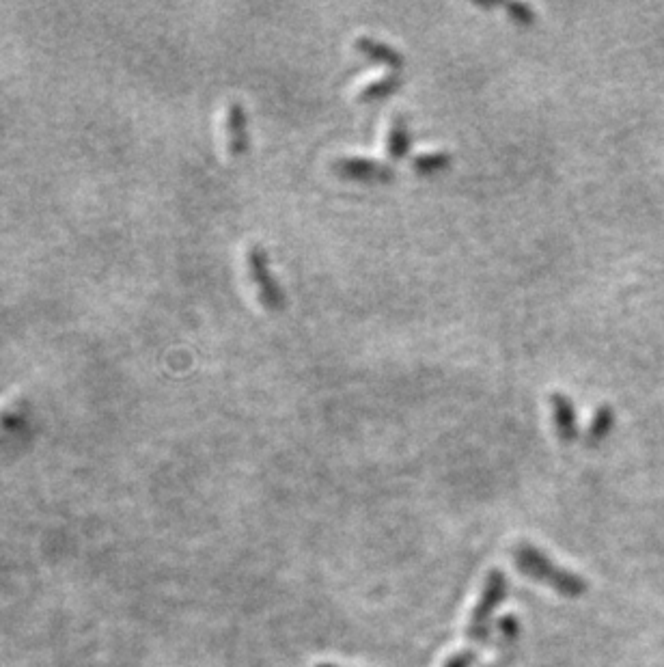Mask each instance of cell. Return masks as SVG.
<instances>
[{
	"instance_id": "cell-14",
	"label": "cell",
	"mask_w": 664,
	"mask_h": 667,
	"mask_svg": "<svg viewBox=\"0 0 664 667\" xmlns=\"http://www.w3.org/2000/svg\"><path fill=\"white\" fill-rule=\"evenodd\" d=\"M477 655H479V650L464 648L460 652H455V655H451L442 667H473V663L477 661Z\"/></svg>"
},
{
	"instance_id": "cell-3",
	"label": "cell",
	"mask_w": 664,
	"mask_h": 667,
	"mask_svg": "<svg viewBox=\"0 0 664 667\" xmlns=\"http://www.w3.org/2000/svg\"><path fill=\"white\" fill-rule=\"evenodd\" d=\"M246 268L248 272H251V279L255 283L261 303L270 309H279L285 301V296H283L281 285L276 283L272 270H270L268 253L255 244V247H251L246 253Z\"/></svg>"
},
{
	"instance_id": "cell-13",
	"label": "cell",
	"mask_w": 664,
	"mask_h": 667,
	"mask_svg": "<svg viewBox=\"0 0 664 667\" xmlns=\"http://www.w3.org/2000/svg\"><path fill=\"white\" fill-rule=\"evenodd\" d=\"M451 165V154L449 152H425V154H419V156H414L412 160V167L425 173V175H430V173H438L442 169H447Z\"/></svg>"
},
{
	"instance_id": "cell-16",
	"label": "cell",
	"mask_w": 664,
	"mask_h": 667,
	"mask_svg": "<svg viewBox=\"0 0 664 667\" xmlns=\"http://www.w3.org/2000/svg\"><path fill=\"white\" fill-rule=\"evenodd\" d=\"M315 667H341L337 663H320V665H315Z\"/></svg>"
},
{
	"instance_id": "cell-10",
	"label": "cell",
	"mask_w": 664,
	"mask_h": 667,
	"mask_svg": "<svg viewBox=\"0 0 664 667\" xmlns=\"http://www.w3.org/2000/svg\"><path fill=\"white\" fill-rule=\"evenodd\" d=\"M386 147H389V154L393 158H401L408 154L410 149V130L406 119L401 115H395L391 121V128L389 134H386Z\"/></svg>"
},
{
	"instance_id": "cell-5",
	"label": "cell",
	"mask_w": 664,
	"mask_h": 667,
	"mask_svg": "<svg viewBox=\"0 0 664 667\" xmlns=\"http://www.w3.org/2000/svg\"><path fill=\"white\" fill-rule=\"evenodd\" d=\"M335 169L352 180H363V182H386L393 178V169L389 165H382L378 160L371 158H358V156H345L335 162Z\"/></svg>"
},
{
	"instance_id": "cell-6",
	"label": "cell",
	"mask_w": 664,
	"mask_h": 667,
	"mask_svg": "<svg viewBox=\"0 0 664 667\" xmlns=\"http://www.w3.org/2000/svg\"><path fill=\"white\" fill-rule=\"evenodd\" d=\"M550 408H552V421H555V428L559 439L570 443L578 437V419H576V408L572 400L565 396L561 391L550 393Z\"/></svg>"
},
{
	"instance_id": "cell-4",
	"label": "cell",
	"mask_w": 664,
	"mask_h": 667,
	"mask_svg": "<svg viewBox=\"0 0 664 667\" xmlns=\"http://www.w3.org/2000/svg\"><path fill=\"white\" fill-rule=\"evenodd\" d=\"M225 145L231 156H242L248 149V121L240 102H229L223 113Z\"/></svg>"
},
{
	"instance_id": "cell-1",
	"label": "cell",
	"mask_w": 664,
	"mask_h": 667,
	"mask_svg": "<svg viewBox=\"0 0 664 667\" xmlns=\"http://www.w3.org/2000/svg\"><path fill=\"white\" fill-rule=\"evenodd\" d=\"M511 555H514V562L522 575L548 585L550 590L565 598H578L587 592V581L583 577L552 562L544 551L533 547L531 542L514 544Z\"/></svg>"
},
{
	"instance_id": "cell-8",
	"label": "cell",
	"mask_w": 664,
	"mask_h": 667,
	"mask_svg": "<svg viewBox=\"0 0 664 667\" xmlns=\"http://www.w3.org/2000/svg\"><path fill=\"white\" fill-rule=\"evenodd\" d=\"M356 50L363 52L365 57L373 59V61H380L386 63L391 67H401L404 65V57H401V52L397 48H393L391 44L382 42V39L376 37H369V35H361L356 39Z\"/></svg>"
},
{
	"instance_id": "cell-15",
	"label": "cell",
	"mask_w": 664,
	"mask_h": 667,
	"mask_svg": "<svg viewBox=\"0 0 664 667\" xmlns=\"http://www.w3.org/2000/svg\"><path fill=\"white\" fill-rule=\"evenodd\" d=\"M507 11L511 13V18L520 24H533L535 22V13L529 5H522V3H509Z\"/></svg>"
},
{
	"instance_id": "cell-12",
	"label": "cell",
	"mask_w": 664,
	"mask_h": 667,
	"mask_svg": "<svg viewBox=\"0 0 664 667\" xmlns=\"http://www.w3.org/2000/svg\"><path fill=\"white\" fill-rule=\"evenodd\" d=\"M615 424V411L611 406L602 404L596 413H593L591 421H589V428H587V441L589 443H600L608 432H611Z\"/></svg>"
},
{
	"instance_id": "cell-11",
	"label": "cell",
	"mask_w": 664,
	"mask_h": 667,
	"mask_svg": "<svg viewBox=\"0 0 664 667\" xmlns=\"http://www.w3.org/2000/svg\"><path fill=\"white\" fill-rule=\"evenodd\" d=\"M24 421V400L18 396L0 398V434L16 430Z\"/></svg>"
},
{
	"instance_id": "cell-7",
	"label": "cell",
	"mask_w": 664,
	"mask_h": 667,
	"mask_svg": "<svg viewBox=\"0 0 664 667\" xmlns=\"http://www.w3.org/2000/svg\"><path fill=\"white\" fill-rule=\"evenodd\" d=\"M498 631H501V639H498V657L494 661H490L488 665L483 667H507L511 665V661L516 659V652H518V642H520V622L518 616L514 614H507L501 624H498Z\"/></svg>"
},
{
	"instance_id": "cell-2",
	"label": "cell",
	"mask_w": 664,
	"mask_h": 667,
	"mask_svg": "<svg viewBox=\"0 0 664 667\" xmlns=\"http://www.w3.org/2000/svg\"><path fill=\"white\" fill-rule=\"evenodd\" d=\"M509 594V579L503 573V570H490L486 581H483V590L479 594V601L475 609L470 611L468 626H466V637H468V648L479 650L481 646L488 644L490 639V629H492V620L498 607L503 605V601Z\"/></svg>"
},
{
	"instance_id": "cell-9",
	"label": "cell",
	"mask_w": 664,
	"mask_h": 667,
	"mask_svg": "<svg viewBox=\"0 0 664 667\" xmlns=\"http://www.w3.org/2000/svg\"><path fill=\"white\" fill-rule=\"evenodd\" d=\"M401 85V78L395 72L384 74L380 78H373L369 83H365L361 87V93H358V98L361 100H382V98H389L391 93H395Z\"/></svg>"
}]
</instances>
